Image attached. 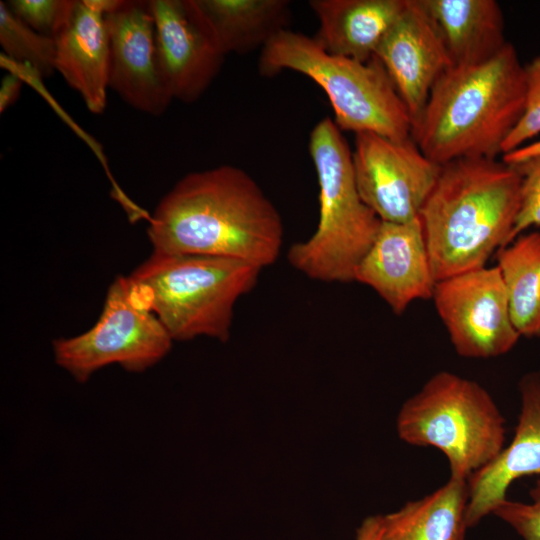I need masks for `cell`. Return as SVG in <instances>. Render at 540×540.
Returning <instances> with one entry per match:
<instances>
[{
  "label": "cell",
  "instance_id": "26",
  "mask_svg": "<svg viewBox=\"0 0 540 540\" xmlns=\"http://www.w3.org/2000/svg\"><path fill=\"white\" fill-rule=\"evenodd\" d=\"M529 502L503 500L493 514L511 526L523 540H540V476L529 490Z\"/></svg>",
  "mask_w": 540,
  "mask_h": 540
},
{
  "label": "cell",
  "instance_id": "20",
  "mask_svg": "<svg viewBox=\"0 0 540 540\" xmlns=\"http://www.w3.org/2000/svg\"><path fill=\"white\" fill-rule=\"evenodd\" d=\"M468 479L451 477L443 486L382 516L380 540H464Z\"/></svg>",
  "mask_w": 540,
  "mask_h": 540
},
{
  "label": "cell",
  "instance_id": "25",
  "mask_svg": "<svg viewBox=\"0 0 540 540\" xmlns=\"http://www.w3.org/2000/svg\"><path fill=\"white\" fill-rule=\"evenodd\" d=\"M522 175L520 206L509 244L531 226H540V156L515 166ZM508 244V245H509Z\"/></svg>",
  "mask_w": 540,
  "mask_h": 540
},
{
  "label": "cell",
  "instance_id": "16",
  "mask_svg": "<svg viewBox=\"0 0 540 540\" xmlns=\"http://www.w3.org/2000/svg\"><path fill=\"white\" fill-rule=\"evenodd\" d=\"M109 1L75 0L67 23L55 38L56 71L94 114L105 110L109 89Z\"/></svg>",
  "mask_w": 540,
  "mask_h": 540
},
{
  "label": "cell",
  "instance_id": "7",
  "mask_svg": "<svg viewBox=\"0 0 540 540\" xmlns=\"http://www.w3.org/2000/svg\"><path fill=\"white\" fill-rule=\"evenodd\" d=\"M396 428L404 442L440 450L457 478L490 464L506 441L505 418L489 392L449 371L435 373L403 403Z\"/></svg>",
  "mask_w": 540,
  "mask_h": 540
},
{
  "label": "cell",
  "instance_id": "28",
  "mask_svg": "<svg viewBox=\"0 0 540 540\" xmlns=\"http://www.w3.org/2000/svg\"><path fill=\"white\" fill-rule=\"evenodd\" d=\"M540 156V140L523 145L502 155V161L508 165L517 166L529 159Z\"/></svg>",
  "mask_w": 540,
  "mask_h": 540
},
{
  "label": "cell",
  "instance_id": "12",
  "mask_svg": "<svg viewBox=\"0 0 540 540\" xmlns=\"http://www.w3.org/2000/svg\"><path fill=\"white\" fill-rule=\"evenodd\" d=\"M158 61L173 99L197 101L220 72L225 55L193 0H149Z\"/></svg>",
  "mask_w": 540,
  "mask_h": 540
},
{
  "label": "cell",
  "instance_id": "24",
  "mask_svg": "<svg viewBox=\"0 0 540 540\" xmlns=\"http://www.w3.org/2000/svg\"><path fill=\"white\" fill-rule=\"evenodd\" d=\"M525 101L522 115L502 146V155L540 134V56L524 66Z\"/></svg>",
  "mask_w": 540,
  "mask_h": 540
},
{
  "label": "cell",
  "instance_id": "17",
  "mask_svg": "<svg viewBox=\"0 0 540 540\" xmlns=\"http://www.w3.org/2000/svg\"><path fill=\"white\" fill-rule=\"evenodd\" d=\"M405 5L406 0H311L319 20L313 39L330 54L368 62Z\"/></svg>",
  "mask_w": 540,
  "mask_h": 540
},
{
  "label": "cell",
  "instance_id": "23",
  "mask_svg": "<svg viewBox=\"0 0 540 540\" xmlns=\"http://www.w3.org/2000/svg\"><path fill=\"white\" fill-rule=\"evenodd\" d=\"M6 4L30 28L55 39L67 23L75 0H9Z\"/></svg>",
  "mask_w": 540,
  "mask_h": 540
},
{
  "label": "cell",
  "instance_id": "14",
  "mask_svg": "<svg viewBox=\"0 0 540 540\" xmlns=\"http://www.w3.org/2000/svg\"><path fill=\"white\" fill-rule=\"evenodd\" d=\"M355 281L371 287L397 315L415 300L432 298L437 282L420 219L382 221Z\"/></svg>",
  "mask_w": 540,
  "mask_h": 540
},
{
  "label": "cell",
  "instance_id": "21",
  "mask_svg": "<svg viewBox=\"0 0 540 540\" xmlns=\"http://www.w3.org/2000/svg\"><path fill=\"white\" fill-rule=\"evenodd\" d=\"M496 253L516 331L540 335V232L519 236Z\"/></svg>",
  "mask_w": 540,
  "mask_h": 540
},
{
  "label": "cell",
  "instance_id": "6",
  "mask_svg": "<svg viewBox=\"0 0 540 540\" xmlns=\"http://www.w3.org/2000/svg\"><path fill=\"white\" fill-rule=\"evenodd\" d=\"M258 68L267 77L292 70L311 78L326 93L341 131L411 137L412 117L375 57L361 62L333 55L313 37L286 29L261 50Z\"/></svg>",
  "mask_w": 540,
  "mask_h": 540
},
{
  "label": "cell",
  "instance_id": "9",
  "mask_svg": "<svg viewBox=\"0 0 540 540\" xmlns=\"http://www.w3.org/2000/svg\"><path fill=\"white\" fill-rule=\"evenodd\" d=\"M352 161L362 201L384 222L418 219L441 171L412 137L393 140L371 132L355 134Z\"/></svg>",
  "mask_w": 540,
  "mask_h": 540
},
{
  "label": "cell",
  "instance_id": "2",
  "mask_svg": "<svg viewBox=\"0 0 540 540\" xmlns=\"http://www.w3.org/2000/svg\"><path fill=\"white\" fill-rule=\"evenodd\" d=\"M521 182L515 166L492 158L441 166L419 216L436 282L485 267L509 244Z\"/></svg>",
  "mask_w": 540,
  "mask_h": 540
},
{
  "label": "cell",
  "instance_id": "10",
  "mask_svg": "<svg viewBox=\"0 0 540 540\" xmlns=\"http://www.w3.org/2000/svg\"><path fill=\"white\" fill-rule=\"evenodd\" d=\"M432 299L456 353L486 359L509 352L520 335L497 266L438 281Z\"/></svg>",
  "mask_w": 540,
  "mask_h": 540
},
{
  "label": "cell",
  "instance_id": "5",
  "mask_svg": "<svg viewBox=\"0 0 540 540\" xmlns=\"http://www.w3.org/2000/svg\"><path fill=\"white\" fill-rule=\"evenodd\" d=\"M308 148L319 184V220L310 238L291 245L287 259L313 280L355 281L382 221L359 195L352 151L333 119L314 126Z\"/></svg>",
  "mask_w": 540,
  "mask_h": 540
},
{
  "label": "cell",
  "instance_id": "19",
  "mask_svg": "<svg viewBox=\"0 0 540 540\" xmlns=\"http://www.w3.org/2000/svg\"><path fill=\"white\" fill-rule=\"evenodd\" d=\"M219 49L245 54L262 50L277 34L289 29L287 0H193Z\"/></svg>",
  "mask_w": 540,
  "mask_h": 540
},
{
  "label": "cell",
  "instance_id": "11",
  "mask_svg": "<svg viewBox=\"0 0 540 540\" xmlns=\"http://www.w3.org/2000/svg\"><path fill=\"white\" fill-rule=\"evenodd\" d=\"M106 22L109 89L138 111L162 115L174 99L160 70L150 2L110 0Z\"/></svg>",
  "mask_w": 540,
  "mask_h": 540
},
{
  "label": "cell",
  "instance_id": "13",
  "mask_svg": "<svg viewBox=\"0 0 540 540\" xmlns=\"http://www.w3.org/2000/svg\"><path fill=\"white\" fill-rule=\"evenodd\" d=\"M374 57L386 70L412 121L422 112L437 80L453 66L442 37L420 0H406Z\"/></svg>",
  "mask_w": 540,
  "mask_h": 540
},
{
  "label": "cell",
  "instance_id": "27",
  "mask_svg": "<svg viewBox=\"0 0 540 540\" xmlns=\"http://www.w3.org/2000/svg\"><path fill=\"white\" fill-rule=\"evenodd\" d=\"M22 87L21 77L15 73L5 75L0 87V111H5L14 104L20 95Z\"/></svg>",
  "mask_w": 540,
  "mask_h": 540
},
{
  "label": "cell",
  "instance_id": "15",
  "mask_svg": "<svg viewBox=\"0 0 540 540\" xmlns=\"http://www.w3.org/2000/svg\"><path fill=\"white\" fill-rule=\"evenodd\" d=\"M518 391L520 412L513 439L496 459L468 478V528L507 499V490L515 480L540 476V368L521 377Z\"/></svg>",
  "mask_w": 540,
  "mask_h": 540
},
{
  "label": "cell",
  "instance_id": "22",
  "mask_svg": "<svg viewBox=\"0 0 540 540\" xmlns=\"http://www.w3.org/2000/svg\"><path fill=\"white\" fill-rule=\"evenodd\" d=\"M0 44L14 62L25 66L38 77L48 78L55 71L56 41L42 35L0 2Z\"/></svg>",
  "mask_w": 540,
  "mask_h": 540
},
{
  "label": "cell",
  "instance_id": "29",
  "mask_svg": "<svg viewBox=\"0 0 540 540\" xmlns=\"http://www.w3.org/2000/svg\"><path fill=\"white\" fill-rule=\"evenodd\" d=\"M381 533L382 516H370L357 529L356 540H380Z\"/></svg>",
  "mask_w": 540,
  "mask_h": 540
},
{
  "label": "cell",
  "instance_id": "4",
  "mask_svg": "<svg viewBox=\"0 0 540 540\" xmlns=\"http://www.w3.org/2000/svg\"><path fill=\"white\" fill-rule=\"evenodd\" d=\"M261 270L232 258L152 253L128 278L173 341L207 336L226 342L235 304L255 287Z\"/></svg>",
  "mask_w": 540,
  "mask_h": 540
},
{
  "label": "cell",
  "instance_id": "3",
  "mask_svg": "<svg viewBox=\"0 0 540 540\" xmlns=\"http://www.w3.org/2000/svg\"><path fill=\"white\" fill-rule=\"evenodd\" d=\"M524 101V66L508 42L483 63L446 70L413 121L411 137L441 166L464 158L495 159L518 123Z\"/></svg>",
  "mask_w": 540,
  "mask_h": 540
},
{
  "label": "cell",
  "instance_id": "8",
  "mask_svg": "<svg viewBox=\"0 0 540 540\" xmlns=\"http://www.w3.org/2000/svg\"><path fill=\"white\" fill-rule=\"evenodd\" d=\"M172 342L129 278L118 276L108 288L97 322L80 335L54 340L52 348L56 364L85 383L111 364L128 372H144L168 354Z\"/></svg>",
  "mask_w": 540,
  "mask_h": 540
},
{
  "label": "cell",
  "instance_id": "1",
  "mask_svg": "<svg viewBox=\"0 0 540 540\" xmlns=\"http://www.w3.org/2000/svg\"><path fill=\"white\" fill-rule=\"evenodd\" d=\"M158 254L232 258L263 269L281 252V216L244 170L221 165L181 178L148 217Z\"/></svg>",
  "mask_w": 540,
  "mask_h": 540
},
{
  "label": "cell",
  "instance_id": "18",
  "mask_svg": "<svg viewBox=\"0 0 540 540\" xmlns=\"http://www.w3.org/2000/svg\"><path fill=\"white\" fill-rule=\"evenodd\" d=\"M436 25L453 66H472L508 43L502 9L495 0H420Z\"/></svg>",
  "mask_w": 540,
  "mask_h": 540
}]
</instances>
